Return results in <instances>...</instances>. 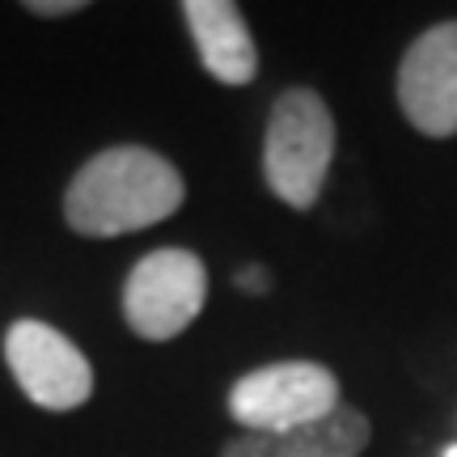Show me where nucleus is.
Returning <instances> with one entry per match:
<instances>
[{
	"label": "nucleus",
	"instance_id": "39448f33",
	"mask_svg": "<svg viewBox=\"0 0 457 457\" xmlns=\"http://www.w3.org/2000/svg\"><path fill=\"white\" fill-rule=\"evenodd\" d=\"M4 360L21 394L43 411H77L94 394V369L77 343L47 322L21 318L4 335Z\"/></svg>",
	"mask_w": 457,
	"mask_h": 457
},
{
	"label": "nucleus",
	"instance_id": "0eeeda50",
	"mask_svg": "<svg viewBox=\"0 0 457 457\" xmlns=\"http://www.w3.org/2000/svg\"><path fill=\"white\" fill-rule=\"evenodd\" d=\"M187 30L195 38L199 64L220 85H250L259 72V51L250 38L242 9L233 0H187L182 4Z\"/></svg>",
	"mask_w": 457,
	"mask_h": 457
},
{
	"label": "nucleus",
	"instance_id": "f257e3e1",
	"mask_svg": "<svg viewBox=\"0 0 457 457\" xmlns=\"http://www.w3.org/2000/svg\"><path fill=\"white\" fill-rule=\"evenodd\" d=\"M187 199L182 174L162 153L140 145L102 148L64 191V220L85 237H123L162 225Z\"/></svg>",
	"mask_w": 457,
	"mask_h": 457
},
{
	"label": "nucleus",
	"instance_id": "f03ea898",
	"mask_svg": "<svg viewBox=\"0 0 457 457\" xmlns=\"http://www.w3.org/2000/svg\"><path fill=\"white\" fill-rule=\"evenodd\" d=\"M335 157V119L313 89H284L262 136V174L271 195L305 212L318 204Z\"/></svg>",
	"mask_w": 457,
	"mask_h": 457
},
{
	"label": "nucleus",
	"instance_id": "9d476101",
	"mask_svg": "<svg viewBox=\"0 0 457 457\" xmlns=\"http://www.w3.org/2000/svg\"><path fill=\"white\" fill-rule=\"evenodd\" d=\"M237 288H245V293H267V271H262V267H242V271H237Z\"/></svg>",
	"mask_w": 457,
	"mask_h": 457
},
{
	"label": "nucleus",
	"instance_id": "6e6552de",
	"mask_svg": "<svg viewBox=\"0 0 457 457\" xmlns=\"http://www.w3.org/2000/svg\"><path fill=\"white\" fill-rule=\"evenodd\" d=\"M373 436L369 415L343 403L339 411H330L327 420L279 436H262V432H242L220 449V457H360L364 445Z\"/></svg>",
	"mask_w": 457,
	"mask_h": 457
},
{
	"label": "nucleus",
	"instance_id": "7ed1b4c3",
	"mask_svg": "<svg viewBox=\"0 0 457 457\" xmlns=\"http://www.w3.org/2000/svg\"><path fill=\"white\" fill-rule=\"evenodd\" d=\"M339 407V381L330 369L313 364V360L262 364L254 373L237 377L233 390H228V415L245 432H262V436H279V432H293V428L318 424Z\"/></svg>",
	"mask_w": 457,
	"mask_h": 457
},
{
	"label": "nucleus",
	"instance_id": "9b49d317",
	"mask_svg": "<svg viewBox=\"0 0 457 457\" xmlns=\"http://www.w3.org/2000/svg\"><path fill=\"white\" fill-rule=\"evenodd\" d=\"M441 457H457V445H449V449H445V453Z\"/></svg>",
	"mask_w": 457,
	"mask_h": 457
},
{
	"label": "nucleus",
	"instance_id": "423d86ee",
	"mask_svg": "<svg viewBox=\"0 0 457 457\" xmlns=\"http://www.w3.org/2000/svg\"><path fill=\"white\" fill-rule=\"evenodd\" d=\"M398 106L424 136H457V21L424 30L398 68Z\"/></svg>",
	"mask_w": 457,
	"mask_h": 457
},
{
	"label": "nucleus",
	"instance_id": "1a4fd4ad",
	"mask_svg": "<svg viewBox=\"0 0 457 457\" xmlns=\"http://www.w3.org/2000/svg\"><path fill=\"white\" fill-rule=\"evenodd\" d=\"M34 17H68V13H81L85 4L81 0H30L26 4Z\"/></svg>",
	"mask_w": 457,
	"mask_h": 457
},
{
	"label": "nucleus",
	"instance_id": "20e7f679",
	"mask_svg": "<svg viewBox=\"0 0 457 457\" xmlns=\"http://www.w3.org/2000/svg\"><path fill=\"white\" fill-rule=\"evenodd\" d=\"M208 301V271L199 254L165 245L131 267L123 284V318L140 339L165 343L191 327Z\"/></svg>",
	"mask_w": 457,
	"mask_h": 457
}]
</instances>
